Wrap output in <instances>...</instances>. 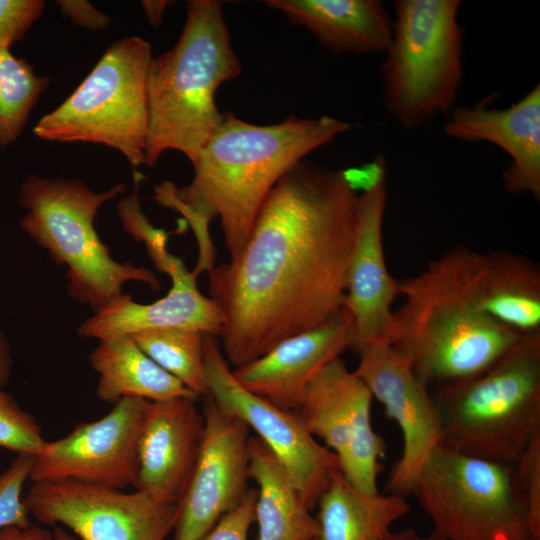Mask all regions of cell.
Wrapping results in <instances>:
<instances>
[{"instance_id":"obj_3","label":"cell","mask_w":540,"mask_h":540,"mask_svg":"<svg viewBox=\"0 0 540 540\" xmlns=\"http://www.w3.org/2000/svg\"><path fill=\"white\" fill-rule=\"evenodd\" d=\"M241 72L223 2L187 1L178 41L150 63L144 165L154 166L168 150L193 164L224 117L215 102L217 89Z\"/></svg>"},{"instance_id":"obj_16","label":"cell","mask_w":540,"mask_h":540,"mask_svg":"<svg viewBox=\"0 0 540 540\" xmlns=\"http://www.w3.org/2000/svg\"><path fill=\"white\" fill-rule=\"evenodd\" d=\"M425 270L504 327L523 337L540 335V268L528 258L455 247Z\"/></svg>"},{"instance_id":"obj_38","label":"cell","mask_w":540,"mask_h":540,"mask_svg":"<svg viewBox=\"0 0 540 540\" xmlns=\"http://www.w3.org/2000/svg\"><path fill=\"white\" fill-rule=\"evenodd\" d=\"M383 540H449L436 531L422 536L413 529H404L400 531H391Z\"/></svg>"},{"instance_id":"obj_31","label":"cell","mask_w":540,"mask_h":540,"mask_svg":"<svg viewBox=\"0 0 540 540\" xmlns=\"http://www.w3.org/2000/svg\"><path fill=\"white\" fill-rule=\"evenodd\" d=\"M44 9L43 0H0V48L22 40Z\"/></svg>"},{"instance_id":"obj_18","label":"cell","mask_w":540,"mask_h":540,"mask_svg":"<svg viewBox=\"0 0 540 540\" xmlns=\"http://www.w3.org/2000/svg\"><path fill=\"white\" fill-rule=\"evenodd\" d=\"M353 343V318L343 307L326 323L281 341L232 373L251 393L280 408L297 411L310 381L328 363L352 349Z\"/></svg>"},{"instance_id":"obj_37","label":"cell","mask_w":540,"mask_h":540,"mask_svg":"<svg viewBox=\"0 0 540 540\" xmlns=\"http://www.w3.org/2000/svg\"><path fill=\"white\" fill-rule=\"evenodd\" d=\"M171 3V1L167 0H143L141 1V6L149 23L157 28L161 23L165 9Z\"/></svg>"},{"instance_id":"obj_17","label":"cell","mask_w":540,"mask_h":540,"mask_svg":"<svg viewBox=\"0 0 540 540\" xmlns=\"http://www.w3.org/2000/svg\"><path fill=\"white\" fill-rule=\"evenodd\" d=\"M386 176L381 155L358 170V222L344 300L353 318L354 351L371 341H388L391 306L399 295L398 280L388 272L383 249Z\"/></svg>"},{"instance_id":"obj_7","label":"cell","mask_w":540,"mask_h":540,"mask_svg":"<svg viewBox=\"0 0 540 540\" xmlns=\"http://www.w3.org/2000/svg\"><path fill=\"white\" fill-rule=\"evenodd\" d=\"M460 0H396L393 34L380 68L387 113L418 128L456 106L464 81Z\"/></svg>"},{"instance_id":"obj_5","label":"cell","mask_w":540,"mask_h":540,"mask_svg":"<svg viewBox=\"0 0 540 540\" xmlns=\"http://www.w3.org/2000/svg\"><path fill=\"white\" fill-rule=\"evenodd\" d=\"M125 189L119 183L95 192L78 179L30 175L18 195L27 211L20 220L21 229L56 264L67 267L68 295L94 313L122 294L129 281L146 283L153 290L161 287L150 269L115 260L95 229L101 206Z\"/></svg>"},{"instance_id":"obj_35","label":"cell","mask_w":540,"mask_h":540,"mask_svg":"<svg viewBox=\"0 0 540 540\" xmlns=\"http://www.w3.org/2000/svg\"><path fill=\"white\" fill-rule=\"evenodd\" d=\"M0 540H53V534L32 524L28 527L8 526L0 529Z\"/></svg>"},{"instance_id":"obj_12","label":"cell","mask_w":540,"mask_h":540,"mask_svg":"<svg viewBox=\"0 0 540 540\" xmlns=\"http://www.w3.org/2000/svg\"><path fill=\"white\" fill-rule=\"evenodd\" d=\"M373 396L341 357L322 368L297 410L308 431L338 458L339 470L357 490L374 494L386 444L372 427Z\"/></svg>"},{"instance_id":"obj_25","label":"cell","mask_w":540,"mask_h":540,"mask_svg":"<svg viewBox=\"0 0 540 540\" xmlns=\"http://www.w3.org/2000/svg\"><path fill=\"white\" fill-rule=\"evenodd\" d=\"M317 540H383L392 526L411 511L404 496L363 493L333 472L317 502Z\"/></svg>"},{"instance_id":"obj_26","label":"cell","mask_w":540,"mask_h":540,"mask_svg":"<svg viewBox=\"0 0 540 540\" xmlns=\"http://www.w3.org/2000/svg\"><path fill=\"white\" fill-rule=\"evenodd\" d=\"M204 335L195 330L165 328L129 336L157 365L200 398L207 394Z\"/></svg>"},{"instance_id":"obj_14","label":"cell","mask_w":540,"mask_h":540,"mask_svg":"<svg viewBox=\"0 0 540 540\" xmlns=\"http://www.w3.org/2000/svg\"><path fill=\"white\" fill-rule=\"evenodd\" d=\"M149 401L125 398L102 418L75 425L33 456L30 481H78L116 489L133 486L137 444Z\"/></svg>"},{"instance_id":"obj_22","label":"cell","mask_w":540,"mask_h":540,"mask_svg":"<svg viewBox=\"0 0 540 540\" xmlns=\"http://www.w3.org/2000/svg\"><path fill=\"white\" fill-rule=\"evenodd\" d=\"M294 26L306 28L334 54L385 53L393 18L381 0H267Z\"/></svg>"},{"instance_id":"obj_4","label":"cell","mask_w":540,"mask_h":540,"mask_svg":"<svg viewBox=\"0 0 540 540\" xmlns=\"http://www.w3.org/2000/svg\"><path fill=\"white\" fill-rule=\"evenodd\" d=\"M434 389L442 445L514 464L540 434V335L523 337L478 376Z\"/></svg>"},{"instance_id":"obj_39","label":"cell","mask_w":540,"mask_h":540,"mask_svg":"<svg viewBox=\"0 0 540 540\" xmlns=\"http://www.w3.org/2000/svg\"><path fill=\"white\" fill-rule=\"evenodd\" d=\"M53 540H76L75 537L70 535L63 527L54 526L52 530Z\"/></svg>"},{"instance_id":"obj_29","label":"cell","mask_w":540,"mask_h":540,"mask_svg":"<svg viewBox=\"0 0 540 540\" xmlns=\"http://www.w3.org/2000/svg\"><path fill=\"white\" fill-rule=\"evenodd\" d=\"M33 465V456L17 454L0 472V529L8 526L28 527L30 513L22 497Z\"/></svg>"},{"instance_id":"obj_19","label":"cell","mask_w":540,"mask_h":540,"mask_svg":"<svg viewBox=\"0 0 540 540\" xmlns=\"http://www.w3.org/2000/svg\"><path fill=\"white\" fill-rule=\"evenodd\" d=\"M448 137L490 142L503 149L511 164L502 173L510 194L530 193L540 200V85L504 109L455 106L443 126Z\"/></svg>"},{"instance_id":"obj_13","label":"cell","mask_w":540,"mask_h":540,"mask_svg":"<svg viewBox=\"0 0 540 540\" xmlns=\"http://www.w3.org/2000/svg\"><path fill=\"white\" fill-rule=\"evenodd\" d=\"M355 351L359 361L354 373L402 432L403 450L390 471L386 490L401 496L412 494L426 461L442 442L437 406L429 387L389 341H371Z\"/></svg>"},{"instance_id":"obj_8","label":"cell","mask_w":540,"mask_h":540,"mask_svg":"<svg viewBox=\"0 0 540 540\" xmlns=\"http://www.w3.org/2000/svg\"><path fill=\"white\" fill-rule=\"evenodd\" d=\"M151 45L138 36L114 42L79 86L33 128L45 141L103 144L135 170L144 164Z\"/></svg>"},{"instance_id":"obj_23","label":"cell","mask_w":540,"mask_h":540,"mask_svg":"<svg viewBox=\"0 0 540 540\" xmlns=\"http://www.w3.org/2000/svg\"><path fill=\"white\" fill-rule=\"evenodd\" d=\"M88 359L98 374L97 397L112 405L125 398L149 402L199 398L148 357L129 335L100 340Z\"/></svg>"},{"instance_id":"obj_2","label":"cell","mask_w":540,"mask_h":540,"mask_svg":"<svg viewBox=\"0 0 540 540\" xmlns=\"http://www.w3.org/2000/svg\"><path fill=\"white\" fill-rule=\"evenodd\" d=\"M351 129L331 116H289L280 123L257 125L224 113L218 128L192 164L194 177L183 187L163 181L154 198L180 213L198 245L195 275L214 268L209 225L219 218L225 247L234 256L248 238L255 219L277 182L314 150Z\"/></svg>"},{"instance_id":"obj_30","label":"cell","mask_w":540,"mask_h":540,"mask_svg":"<svg viewBox=\"0 0 540 540\" xmlns=\"http://www.w3.org/2000/svg\"><path fill=\"white\" fill-rule=\"evenodd\" d=\"M517 488L523 500L533 540H540V434L513 464Z\"/></svg>"},{"instance_id":"obj_9","label":"cell","mask_w":540,"mask_h":540,"mask_svg":"<svg viewBox=\"0 0 540 540\" xmlns=\"http://www.w3.org/2000/svg\"><path fill=\"white\" fill-rule=\"evenodd\" d=\"M412 494L434 531L449 540H533L513 464L467 456L440 444Z\"/></svg>"},{"instance_id":"obj_11","label":"cell","mask_w":540,"mask_h":540,"mask_svg":"<svg viewBox=\"0 0 540 540\" xmlns=\"http://www.w3.org/2000/svg\"><path fill=\"white\" fill-rule=\"evenodd\" d=\"M204 371L206 395L255 431L287 471L306 504L314 508L333 472L339 470L337 456L308 431L298 412L280 408L241 386L217 336L204 335Z\"/></svg>"},{"instance_id":"obj_10","label":"cell","mask_w":540,"mask_h":540,"mask_svg":"<svg viewBox=\"0 0 540 540\" xmlns=\"http://www.w3.org/2000/svg\"><path fill=\"white\" fill-rule=\"evenodd\" d=\"M24 502L40 523L82 540H165L178 515L176 499L78 481L34 482Z\"/></svg>"},{"instance_id":"obj_33","label":"cell","mask_w":540,"mask_h":540,"mask_svg":"<svg viewBox=\"0 0 540 540\" xmlns=\"http://www.w3.org/2000/svg\"><path fill=\"white\" fill-rule=\"evenodd\" d=\"M256 489H249L240 502L224 514L200 540H248L255 521Z\"/></svg>"},{"instance_id":"obj_34","label":"cell","mask_w":540,"mask_h":540,"mask_svg":"<svg viewBox=\"0 0 540 540\" xmlns=\"http://www.w3.org/2000/svg\"><path fill=\"white\" fill-rule=\"evenodd\" d=\"M55 3L76 26L100 31L106 30L110 25V17L86 0H57Z\"/></svg>"},{"instance_id":"obj_28","label":"cell","mask_w":540,"mask_h":540,"mask_svg":"<svg viewBox=\"0 0 540 540\" xmlns=\"http://www.w3.org/2000/svg\"><path fill=\"white\" fill-rule=\"evenodd\" d=\"M46 442L35 417L0 386V447L35 456Z\"/></svg>"},{"instance_id":"obj_36","label":"cell","mask_w":540,"mask_h":540,"mask_svg":"<svg viewBox=\"0 0 540 540\" xmlns=\"http://www.w3.org/2000/svg\"><path fill=\"white\" fill-rule=\"evenodd\" d=\"M13 356L9 341L0 328V386L5 387L12 376Z\"/></svg>"},{"instance_id":"obj_20","label":"cell","mask_w":540,"mask_h":540,"mask_svg":"<svg viewBox=\"0 0 540 540\" xmlns=\"http://www.w3.org/2000/svg\"><path fill=\"white\" fill-rule=\"evenodd\" d=\"M195 398L149 402L137 444L134 489L176 499L196 461L204 416Z\"/></svg>"},{"instance_id":"obj_1","label":"cell","mask_w":540,"mask_h":540,"mask_svg":"<svg viewBox=\"0 0 540 540\" xmlns=\"http://www.w3.org/2000/svg\"><path fill=\"white\" fill-rule=\"evenodd\" d=\"M358 196L354 168L302 160L277 182L241 249L209 272L228 363H248L344 307Z\"/></svg>"},{"instance_id":"obj_24","label":"cell","mask_w":540,"mask_h":540,"mask_svg":"<svg viewBox=\"0 0 540 540\" xmlns=\"http://www.w3.org/2000/svg\"><path fill=\"white\" fill-rule=\"evenodd\" d=\"M249 478L257 485V540H317L319 526L287 471L258 438L249 440Z\"/></svg>"},{"instance_id":"obj_6","label":"cell","mask_w":540,"mask_h":540,"mask_svg":"<svg viewBox=\"0 0 540 540\" xmlns=\"http://www.w3.org/2000/svg\"><path fill=\"white\" fill-rule=\"evenodd\" d=\"M398 285L404 303L392 313L388 341L427 387L478 376L523 338L425 270Z\"/></svg>"},{"instance_id":"obj_21","label":"cell","mask_w":540,"mask_h":540,"mask_svg":"<svg viewBox=\"0 0 540 540\" xmlns=\"http://www.w3.org/2000/svg\"><path fill=\"white\" fill-rule=\"evenodd\" d=\"M174 260L165 272L172 281L166 296L142 304L122 293L81 323L78 334L100 341L145 330L177 328L219 336L223 319L217 305L199 291L198 276L188 271L180 258Z\"/></svg>"},{"instance_id":"obj_27","label":"cell","mask_w":540,"mask_h":540,"mask_svg":"<svg viewBox=\"0 0 540 540\" xmlns=\"http://www.w3.org/2000/svg\"><path fill=\"white\" fill-rule=\"evenodd\" d=\"M50 84L9 48H0V146L14 142L22 133L40 95Z\"/></svg>"},{"instance_id":"obj_32","label":"cell","mask_w":540,"mask_h":540,"mask_svg":"<svg viewBox=\"0 0 540 540\" xmlns=\"http://www.w3.org/2000/svg\"><path fill=\"white\" fill-rule=\"evenodd\" d=\"M117 212L124 229L135 240L144 242L148 253L167 247L166 232L153 227L144 215L139 204L137 189L133 194L119 201Z\"/></svg>"},{"instance_id":"obj_15","label":"cell","mask_w":540,"mask_h":540,"mask_svg":"<svg viewBox=\"0 0 540 540\" xmlns=\"http://www.w3.org/2000/svg\"><path fill=\"white\" fill-rule=\"evenodd\" d=\"M204 397L203 438L178 499L175 540H200L249 490L250 429Z\"/></svg>"}]
</instances>
